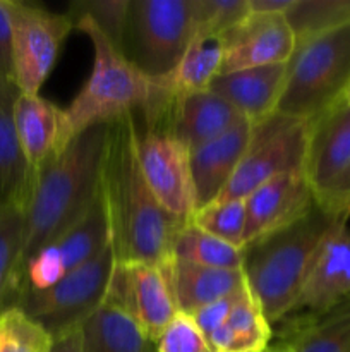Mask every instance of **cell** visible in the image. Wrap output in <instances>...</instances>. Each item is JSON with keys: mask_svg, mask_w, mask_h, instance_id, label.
I'll use <instances>...</instances> for the list:
<instances>
[{"mask_svg": "<svg viewBox=\"0 0 350 352\" xmlns=\"http://www.w3.org/2000/svg\"><path fill=\"white\" fill-rule=\"evenodd\" d=\"M198 0H129L120 52L148 78L174 71L198 30Z\"/></svg>", "mask_w": 350, "mask_h": 352, "instance_id": "obj_6", "label": "cell"}, {"mask_svg": "<svg viewBox=\"0 0 350 352\" xmlns=\"http://www.w3.org/2000/svg\"><path fill=\"white\" fill-rule=\"evenodd\" d=\"M249 12V0H198L196 34L220 38Z\"/></svg>", "mask_w": 350, "mask_h": 352, "instance_id": "obj_33", "label": "cell"}, {"mask_svg": "<svg viewBox=\"0 0 350 352\" xmlns=\"http://www.w3.org/2000/svg\"><path fill=\"white\" fill-rule=\"evenodd\" d=\"M246 119L216 93L199 91L175 100L168 119V133L192 153L223 136Z\"/></svg>", "mask_w": 350, "mask_h": 352, "instance_id": "obj_19", "label": "cell"}, {"mask_svg": "<svg viewBox=\"0 0 350 352\" xmlns=\"http://www.w3.org/2000/svg\"><path fill=\"white\" fill-rule=\"evenodd\" d=\"M220 41L223 58L218 74L288 62L295 48V34L285 14L249 12Z\"/></svg>", "mask_w": 350, "mask_h": 352, "instance_id": "obj_13", "label": "cell"}, {"mask_svg": "<svg viewBox=\"0 0 350 352\" xmlns=\"http://www.w3.org/2000/svg\"><path fill=\"white\" fill-rule=\"evenodd\" d=\"M347 102H349V103H350V93H349V96H347Z\"/></svg>", "mask_w": 350, "mask_h": 352, "instance_id": "obj_41", "label": "cell"}, {"mask_svg": "<svg viewBox=\"0 0 350 352\" xmlns=\"http://www.w3.org/2000/svg\"><path fill=\"white\" fill-rule=\"evenodd\" d=\"M82 352H158L156 342L115 306L103 302L81 325Z\"/></svg>", "mask_w": 350, "mask_h": 352, "instance_id": "obj_26", "label": "cell"}, {"mask_svg": "<svg viewBox=\"0 0 350 352\" xmlns=\"http://www.w3.org/2000/svg\"><path fill=\"white\" fill-rule=\"evenodd\" d=\"M285 17L299 40L350 23V0H294Z\"/></svg>", "mask_w": 350, "mask_h": 352, "instance_id": "obj_29", "label": "cell"}, {"mask_svg": "<svg viewBox=\"0 0 350 352\" xmlns=\"http://www.w3.org/2000/svg\"><path fill=\"white\" fill-rule=\"evenodd\" d=\"M95 48L93 72L84 88L65 109L72 134L106 124L134 109L143 110L151 95V78L130 64L122 52L89 19L74 24Z\"/></svg>", "mask_w": 350, "mask_h": 352, "instance_id": "obj_5", "label": "cell"}, {"mask_svg": "<svg viewBox=\"0 0 350 352\" xmlns=\"http://www.w3.org/2000/svg\"><path fill=\"white\" fill-rule=\"evenodd\" d=\"M50 352H82L81 327L69 330V332L62 333L58 337H54Z\"/></svg>", "mask_w": 350, "mask_h": 352, "instance_id": "obj_38", "label": "cell"}, {"mask_svg": "<svg viewBox=\"0 0 350 352\" xmlns=\"http://www.w3.org/2000/svg\"><path fill=\"white\" fill-rule=\"evenodd\" d=\"M172 260L199 267L242 270V250L199 229L191 220L175 237Z\"/></svg>", "mask_w": 350, "mask_h": 352, "instance_id": "obj_28", "label": "cell"}, {"mask_svg": "<svg viewBox=\"0 0 350 352\" xmlns=\"http://www.w3.org/2000/svg\"><path fill=\"white\" fill-rule=\"evenodd\" d=\"M50 333L21 308L0 313V352H50Z\"/></svg>", "mask_w": 350, "mask_h": 352, "instance_id": "obj_31", "label": "cell"}, {"mask_svg": "<svg viewBox=\"0 0 350 352\" xmlns=\"http://www.w3.org/2000/svg\"><path fill=\"white\" fill-rule=\"evenodd\" d=\"M110 246L108 226L103 212L102 198L88 210L82 219L72 223L60 236L41 248L24 267V289H48L78 268L98 256Z\"/></svg>", "mask_w": 350, "mask_h": 352, "instance_id": "obj_12", "label": "cell"}, {"mask_svg": "<svg viewBox=\"0 0 350 352\" xmlns=\"http://www.w3.org/2000/svg\"><path fill=\"white\" fill-rule=\"evenodd\" d=\"M191 222L211 236L232 244L237 250L246 246V201L229 199L215 201L199 208L192 215Z\"/></svg>", "mask_w": 350, "mask_h": 352, "instance_id": "obj_30", "label": "cell"}, {"mask_svg": "<svg viewBox=\"0 0 350 352\" xmlns=\"http://www.w3.org/2000/svg\"><path fill=\"white\" fill-rule=\"evenodd\" d=\"M106 124L75 134L64 150L34 170L33 189L24 210L23 267L41 248L82 219L98 199Z\"/></svg>", "mask_w": 350, "mask_h": 352, "instance_id": "obj_2", "label": "cell"}, {"mask_svg": "<svg viewBox=\"0 0 350 352\" xmlns=\"http://www.w3.org/2000/svg\"><path fill=\"white\" fill-rule=\"evenodd\" d=\"M5 7L12 28L14 82L21 93L38 95L74 24L67 14L21 0H5Z\"/></svg>", "mask_w": 350, "mask_h": 352, "instance_id": "obj_9", "label": "cell"}, {"mask_svg": "<svg viewBox=\"0 0 350 352\" xmlns=\"http://www.w3.org/2000/svg\"><path fill=\"white\" fill-rule=\"evenodd\" d=\"M273 339V329L249 289L240 294L225 322L211 333L213 352H264Z\"/></svg>", "mask_w": 350, "mask_h": 352, "instance_id": "obj_24", "label": "cell"}, {"mask_svg": "<svg viewBox=\"0 0 350 352\" xmlns=\"http://www.w3.org/2000/svg\"><path fill=\"white\" fill-rule=\"evenodd\" d=\"M275 352H350V296L316 315H288L275 323Z\"/></svg>", "mask_w": 350, "mask_h": 352, "instance_id": "obj_17", "label": "cell"}, {"mask_svg": "<svg viewBox=\"0 0 350 352\" xmlns=\"http://www.w3.org/2000/svg\"><path fill=\"white\" fill-rule=\"evenodd\" d=\"M0 78L14 81L12 28H10L5 0H0Z\"/></svg>", "mask_w": 350, "mask_h": 352, "instance_id": "obj_36", "label": "cell"}, {"mask_svg": "<svg viewBox=\"0 0 350 352\" xmlns=\"http://www.w3.org/2000/svg\"><path fill=\"white\" fill-rule=\"evenodd\" d=\"M350 170V103L343 102L309 129L304 174L316 201L325 205Z\"/></svg>", "mask_w": 350, "mask_h": 352, "instance_id": "obj_14", "label": "cell"}, {"mask_svg": "<svg viewBox=\"0 0 350 352\" xmlns=\"http://www.w3.org/2000/svg\"><path fill=\"white\" fill-rule=\"evenodd\" d=\"M105 302L126 313L153 342L178 311L165 267L150 263H115Z\"/></svg>", "mask_w": 350, "mask_h": 352, "instance_id": "obj_10", "label": "cell"}, {"mask_svg": "<svg viewBox=\"0 0 350 352\" xmlns=\"http://www.w3.org/2000/svg\"><path fill=\"white\" fill-rule=\"evenodd\" d=\"M264 352H275V349H273V347H268V349L264 351Z\"/></svg>", "mask_w": 350, "mask_h": 352, "instance_id": "obj_40", "label": "cell"}, {"mask_svg": "<svg viewBox=\"0 0 350 352\" xmlns=\"http://www.w3.org/2000/svg\"><path fill=\"white\" fill-rule=\"evenodd\" d=\"M163 267L177 309L185 315H192L202 306L229 298L247 287L242 270L199 267L175 260Z\"/></svg>", "mask_w": 350, "mask_h": 352, "instance_id": "obj_23", "label": "cell"}, {"mask_svg": "<svg viewBox=\"0 0 350 352\" xmlns=\"http://www.w3.org/2000/svg\"><path fill=\"white\" fill-rule=\"evenodd\" d=\"M17 138L33 170L64 150L74 138L67 112L40 95L21 93L14 105Z\"/></svg>", "mask_w": 350, "mask_h": 352, "instance_id": "obj_18", "label": "cell"}, {"mask_svg": "<svg viewBox=\"0 0 350 352\" xmlns=\"http://www.w3.org/2000/svg\"><path fill=\"white\" fill-rule=\"evenodd\" d=\"M309 129L311 122L277 112L253 124L239 168L216 201L246 199L278 175L304 172Z\"/></svg>", "mask_w": 350, "mask_h": 352, "instance_id": "obj_7", "label": "cell"}, {"mask_svg": "<svg viewBox=\"0 0 350 352\" xmlns=\"http://www.w3.org/2000/svg\"><path fill=\"white\" fill-rule=\"evenodd\" d=\"M250 129L253 124L244 119L229 133L192 151L191 170L198 206L196 212L215 203L225 191L246 153Z\"/></svg>", "mask_w": 350, "mask_h": 352, "instance_id": "obj_21", "label": "cell"}, {"mask_svg": "<svg viewBox=\"0 0 350 352\" xmlns=\"http://www.w3.org/2000/svg\"><path fill=\"white\" fill-rule=\"evenodd\" d=\"M24 212L0 205V313L16 308L24 289Z\"/></svg>", "mask_w": 350, "mask_h": 352, "instance_id": "obj_27", "label": "cell"}, {"mask_svg": "<svg viewBox=\"0 0 350 352\" xmlns=\"http://www.w3.org/2000/svg\"><path fill=\"white\" fill-rule=\"evenodd\" d=\"M349 296L350 230L343 226L325 241L294 306L285 316L323 313Z\"/></svg>", "mask_w": 350, "mask_h": 352, "instance_id": "obj_16", "label": "cell"}, {"mask_svg": "<svg viewBox=\"0 0 350 352\" xmlns=\"http://www.w3.org/2000/svg\"><path fill=\"white\" fill-rule=\"evenodd\" d=\"M350 93V23L295 40L277 113L319 119Z\"/></svg>", "mask_w": 350, "mask_h": 352, "instance_id": "obj_4", "label": "cell"}, {"mask_svg": "<svg viewBox=\"0 0 350 352\" xmlns=\"http://www.w3.org/2000/svg\"><path fill=\"white\" fill-rule=\"evenodd\" d=\"M287 62L222 72L213 78L209 91L222 96L250 124L277 112L283 89Z\"/></svg>", "mask_w": 350, "mask_h": 352, "instance_id": "obj_20", "label": "cell"}, {"mask_svg": "<svg viewBox=\"0 0 350 352\" xmlns=\"http://www.w3.org/2000/svg\"><path fill=\"white\" fill-rule=\"evenodd\" d=\"M129 0H74L67 16L72 24L89 19L120 50Z\"/></svg>", "mask_w": 350, "mask_h": 352, "instance_id": "obj_32", "label": "cell"}, {"mask_svg": "<svg viewBox=\"0 0 350 352\" xmlns=\"http://www.w3.org/2000/svg\"><path fill=\"white\" fill-rule=\"evenodd\" d=\"M349 217L316 201L294 223L244 246L246 285L271 327L290 311L325 241L347 226Z\"/></svg>", "mask_w": 350, "mask_h": 352, "instance_id": "obj_3", "label": "cell"}, {"mask_svg": "<svg viewBox=\"0 0 350 352\" xmlns=\"http://www.w3.org/2000/svg\"><path fill=\"white\" fill-rule=\"evenodd\" d=\"M158 352H208V340L198 329L194 320L185 313L177 311L160 339L156 340Z\"/></svg>", "mask_w": 350, "mask_h": 352, "instance_id": "obj_34", "label": "cell"}, {"mask_svg": "<svg viewBox=\"0 0 350 352\" xmlns=\"http://www.w3.org/2000/svg\"><path fill=\"white\" fill-rule=\"evenodd\" d=\"M246 289H244V291H246ZM244 291L237 292V294L233 296H229V298L225 299H220V301L211 302V305L202 306V308H199L198 311L189 315L192 320H194V323L198 325V329L201 330V333L205 336L206 340H208L209 337H211V333L215 332L223 322H225L229 313L232 311L233 305H235L237 299L240 298V294H242Z\"/></svg>", "mask_w": 350, "mask_h": 352, "instance_id": "obj_35", "label": "cell"}, {"mask_svg": "<svg viewBox=\"0 0 350 352\" xmlns=\"http://www.w3.org/2000/svg\"><path fill=\"white\" fill-rule=\"evenodd\" d=\"M137 158L151 192L170 215L189 222L196 213L191 153L168 131H137Z\"/></svg>", "mask_w": 350, "mask_h": 352, "instance_id": "obj_11", "label": "cell"}, {"mask_svg": "<svg viewBox=\"0 0 350 352\" xmlns=\"http://www.w3.org/2000/svg\"><path fill=\"white\" fill-rule=\"evenodd\" d=\"M208 352H213V351H211V349H209V351H208Z\"/></svg>", "mask_w": 350, "mask_h": 352, "instance_id": "obj_42", "label": "cell"}, {"mask_svg": "<svg viewBox=\"0 0 350 352\" xmlns=\"http://www.w3.org/2000/svg\"><path fill=\"white\" fill-rule=\"evenodd\" d=\"M100 198L115 263L163 267L174 261L175 237L187 222L170 215L144 179L137 158L134 112L122 113L106 124Z\"/></svg>", "mask_w": 350, "mask_h": 352, "instance_id": "obj_1", "label": "cell"}, {"mask_svg": "<svg viewBox=\"0 0 350 352\" xmlns=\"http://www.w3.org/2000/svg\"><path fill=\"white\" fill-rule=\"evenodd\" d=\"M222 58L223 48L220 38L196 34L177 67L170 74L151 79L170 96L174 107L175 100L182 96L209 89L213 78L222 67Z\"/></svg>", "mask_w": 350, "mask_h": 352, "instance_id": "obj_25", "label": "cell"}, {"mask_svg": "<svg viewBox=\"0 0 350 352\" xmlns=\"http://www.w3.org/2000/svg\"><path fill=\"white\" fill-rule=\"evenodd\" d=\"M115 256L106 246L84 267L41 291H23L16 308L36 320L54 337L79 329L105 302Z\"/></svg>", "mask_w": 350, "mask_h": 352, "instance_id": "obj_8", "label": "cell"}, {"mask_svg": "<svg viewBox=\"0 0 350 352\" xmlns=\"http://www.w3.org/2000/svg\"><path fill=\"white\" fill-rule=\"evenodd\" d=\"M294 0H249V10L257 14H287Z\"/></svg>", "mask_w": 350, "mask_h": 352, "instance_id": "obj_39", "label": "cell"}, {"mask_svg": "<svg viewBox=\"0 0 350 352\" xmlns=\"http://www.w3.org/2000/svg\"><path fill=\"white\" fill-rule=\"evenodd\" d=\"M246 244L287 227L314 206L304 172L283 174L254 189L246 199Z\"/></svg>", "mask_w": 350, "mask_h": 352, "instance_id": "obj_15", "label": "cell"}, {"mask_svg": "<svg viewBox=\"0 0 350 352\" xmlns=\"http://www.w3.org/2000/svg\"><path fill=\"white\" fill-rule=\"evenodd\" d=\"M19 95L16 82L0 78V205L24 212L33 189L34 170L24 157L14 122V105Z\"/></svg>", "mask_w": 350, "mask_h": 352, "instance_id": "obj_22", "label": "cell"}, {"mask_svg": "<svg viewBox=\"0 0 350 352\" xmlns=\"http://www.w3.org/2000/svg\"><path fill=\"white\" fill-rule=\"evenodd\" d=\"M319 205H321V203H319ZM323 206H326V208L329 210H335V212L350 213V170L347 172L345 177L340 181V184L336 186L331 198H329Z\"/></svg>", "mask_w": 350, "mask_h": 352, "instance_id": "obj_37", "label": "cell"}]
</instances>
